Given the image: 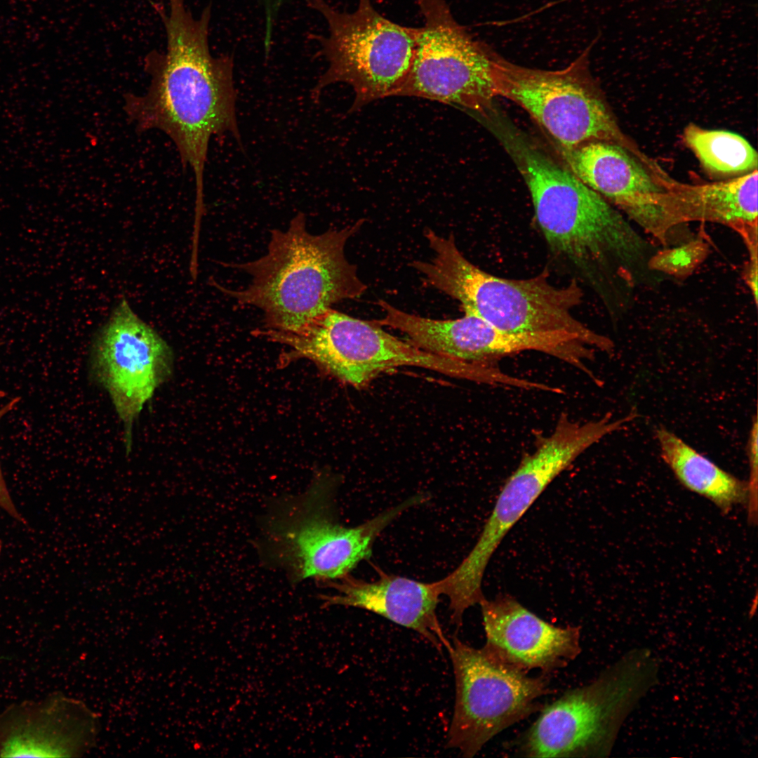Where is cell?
Segmentation results:
<instances>
[{
	"mask_svg": "<svg viewBox=\"0 0 758 758\" xmlns=\"http://www.w3.org/2000/svg\"><path fill=\"white\" fill-rule=\"evenodd\" d=\"M1 543L0 542V553H1Z\"/></svg>",
	"mask_w": 758,
	"mask_h": 758,
	"instance_id": "4316f807",
	"label": "cell"
},
{
	"mask_svg": "<svg viewBox=\"0 0 758 758\" xmlns=\"http://www.w3.org/2000/svg\"><path fill=\"white\" fill-rule=\"evenodd\" d=\"M290 358H306L355 387L379 373L403 366H418L445 375L487 383L491 368L422 350L385 332L373 321H363L332 308L304 330L285 338Z\"/></svg>",
	"mask_w": 758,
	"mask_h": 758,
	"instance_id": "9c48e42d",
	"label": "cell"
},
{
	"mask_svg": "<svg viewBox=\"0 0 758 758\" xmlns=\"http://www.w3.org/2000/svg\"><path fill=\"white\" fill-rule=\"evenodd\" d=\"M173 365L167 343L122 299L95 338L92 368L126 426L168 378Z\"/></svg>",
	"mask_w": 758,
	"mask_h": 758,
	"instance_id": "4fadbf2b",
	"label": "cell"
},
{
	"mask_svg": "<svg viewBox=\"0 0 758 758\" xmlns=\"http://www.w3.org/2000/svg\"><path fill=\"white\" fill-rule=\"evenodd\" d=\"M588 52L558 70L521 67L499 57L493 74L496 96L526 110L558 148L606 141L644 158L622 133L598 91L589 72Z\"/></svg>",
	"mask_w": 758,
	"mask_h": 758,
	"instance_id": "ba28073f",
	"label": "cell"
},
{
	"mask_svg": "<svg viewBox=\"0 0 758 758\" xmlns=\"http://www.w3.org/2000/svg\"><path fill=\"white\" fill-rule=\"evenodd\" d=\"M514 162L554 257L595 290L611 277L633 284L636 267L649 258L646 242L628 220L539 145L522 148Z\"/></svg>",
	"mask_w": 758,
	"mask_h": 758,
	"instance_id": "7a4b0ae2",
	"label": "cell"
},
{
	"mask_svg": "<svg viewBox=\"0 0 758 758\" xmlns=\"http://www.w3.org/2000/svg\"><path fill=\"white\" fill-rule=\"evenodd\" d=\"M486 644L493 657L517 669L552 671L576 658L581 651L580 630L554 626L514 598L502 595L482 599Z\"/></svg>",
	"mask_w": 758,
	"mask_h": 758,
	"instance_id": "9a60e30c",
	"label": "cell"
},
{
	"mask_svg": "<svg viewBox=\"0 0 758 758\" xmlns=\"http://www.w3.org/2000/svg\"><path fill=\"white\" fill-rule=\"evenodd\" d=\"M6 396V393L0 390V399ZM20 401V398L14 397L6 402L3 406H0V421L1 419L9 412L13 411L14 408L18 405ZM0 507L8 513L14 519L23 522V519L18 512V510L15 507V505L10 496L8 488L6 486L2 471L0 466Z\"/></svg>",
	"mask_w": 758,
	"mask_h": 758,
	"instance_id": "cb8c5ba5",
	"label": "cell"
},
{
	"mask_svg": "<svg viewBox=\"0 0 758 758\" xmlns=\"http://www.w3.org/2000/svg\"><path fill=\"white\" fill-rule=\"evenodd\" d=\"M660 663L646 648L628 651L587 684L543 708L522 741L531 757H601L620 727L658 683Z\"/></svg>",
	"mask_w": 758,
	"mask_h": 758,
	"instance_id": "8992f818",
	"label": "cell"
},
{
	"mask_svg": "<svg viewBox=\"0 0 758 758\" xmlns=\"http://www.w3.org/2000/svg\"><path fill=\"white\" fill-rule=\"evenodd\" d=\"M757 441L758 425L757 418L754 416L751 427L748 444L747 454L750 463V479L748 484L747 513L748 520L752 524H756L757 520V482H758V460H757Z\"/></svg>",
	"mask_w": 758,
	"mask_h": 758,
	"instance_id": "603a6c76",
	"label": "cell"
},
{
	"mask_svg": "<svg viewBox=\"0 0 758 758\" xmlns=\"http://www.w3.org/2000/svg\"><path fill=\"white\" fill-rule=\"evenodd\" d=\"M709 246L695 239L678 247L665 248L653 253L647 261L649 270L674 277L690 276L707 258Z\"/></svg>",
	"mask_w": 758,
	"mask_h": 758,
	"instance_id": "7402d4cb",
	"label": "cell"
},
{
	"mask_svg": "<svg viewBox=\"0 0 758 758\" xmlns=\"http://www.w3.org/2000/svg\"><path fill=\"white\" fill-rule=\"evenodd\" d=\"M168 13L156 6L164 25V53L146 57V93L124 96V110L140 131L157 129L174 143L196 185L195 216L204 213V175L213 135L230 133L240 140L236 115L234 60L213 56L209 46L211 6L197 18L184 0H168Z\"/></svg>",
	"mask_w": 758,
	"mask_h": 758,
	"instance_id": "6da1fadb",
	"label": "cell"
},
{
	"mask_svg": "<svg viewBox=\"0 0 758 758\" xmlns=\"http://www.w3.org/2000/svg\"><path fill=\"white\" fill-rule=\"evenodd\" d=\"M749 260L743 271V278L747 286L752 292L754 303H757V271H758V241H752L745 244Z\"/></svg>",
	"mask_w": 758,
	"mask_h": 758,
	"instance_id": "d4e9b609",
	"label": "cell"
},
{
	"mask_svg": "<svg viewBox=\"0 0 758 758\" xmlns=\"http://www.w3.org/2000/svg\"><path fill=\"white\" fill-rule=\"evenodd\" d=\"M683 140L705 172L731 179L757 170L758 156L742 135L726 130H710L694 124L684 129Z\"/></svg>",
	"mask_w": 758,
	"mask_h": 758,
	"instance_id": "44dd1931",
	"label": "cell"
},
{
	"mask_svg": "<svg viewBox=\"0 0 758 758\" xmlns=\"http://www.w3.org/2000/svg\"><path fill=\"white\" fill-rule=\"evenodd\" d=\"M359 221L321 234L307 230L298 213L286 231L273 230L267 253L256 260L225 263L251 277L248 286L233 290L212 281L220 292L263 314L262 329L298 333L342 300L359 297L366 285L345 255L347 240L361 226Z\"/></svg>",
	"mask_w": 758,
	"mask_h": 758,
	"instance_id": "3957f363",
	"label": "cell"
},
{
	"mask_svg": "<svg viewBox=\"0 0 758 758\" xmlns=\"http://www.w3.org/2000/svg\"><path fill=\"white\" fill-rule=\"evenodd\" d=\"M326 22L328 34L314 36L328 62L313 95L343 82L354 91L352 109L397 95L412 65L420 27L395 23L377 11L371 0H359L352 13L340 12L325 0H307Z\"/></svg>",
	"mask_w": 758,
	"mask_h": 758,
	"instance_id": "52a82bcc",
	"label": "cell"
},
{
	"mask_svg": "<svg viewBox=\"0 0 758 758\" xmlns=\"http://www.w3.org/2000/svg\"><path fill=\"white\" fill-rule=\"evenodd\" d=\"M448 651L456 684L447 746L463 756L477 754L491 739L539 707L549 691L543 677L507 665L457 637Z\"/></svg>",
	"mask_w": 758,
	"mask_h": 758,
	"instance_id": "30bf717a",
	"label": "cell"
},
{
	"mask_svg": "<svg viewBox=\"0 0 758 758\" xmlns=\"http://www.w3.org/2000/svg\"><path fill=\"white\" fill-rule=\"evenodd\" d=\"M424 20L409 72L397 95L460 106L484 116L496 96L500 57L453 18L445 0H417Z\"/></svg>",
	"mask_w": 758,
	"mask_h": 758,
	"instance_id": "7c38bea8",
	"label": "cell"
},
{
	"mask_svg": "<svg viewBox=\"0 0 758 758\" xmlns=\"http://www.w3.org/2000/svg\"><path fill=\"white\" fill-rule=\"evenodd\" d=\"M656 433L663 460L686 488L724 512L747 501V482L722 470L665 427H658Z\"/></svg>",
	"mask_w": 758,
	"mask_h": 758,
	"instance_id": "ffe728a7",
	"label": "cell"
},
{
	"mask_svg": "<svg viewBox=\"0 0 758 758\" xmlns=\"http://www.w3.org/2000/svg\"><path fill=\"white\" fill-rule=\"evenodd\" d=\"M379 578L368 582L350 574L326 583L337 593L324 595V606L362 609L411 629L438 651L451 648L437 615L441 595L435 582L423 583L378 571Z\"/></svg>",
	"mask_w": 758,
	"mask_h": 758,
	"instance_id": "ac0fdd59",
	"label": "cell"
},
{
	"mask_svg": "<svg viewBox=\"0 0 758 758\" xmlns=\"http://www.w3.org/2000/svg\"><path fill=\"white\" fill-rule=\"evenodd\" d=\"M588 447V439L580 428L559 420L550 434L523 458L507 479L474 547L453 571L437 581L441 594L449 599L453 616H463L485 598L484 573L504 536L550 482Z\"/></svg>",
	"mask_w": 758,
	"mask_h": 758,
	"instance_id": "8fae6325",
	"label": "cell"
},
{
	"mask_svg": "<svg viewBox=\"0 0 758 758\" xmlns=\"http://www.w3.org/2000/svg\"><path fill=\"white\" fill-rule=\"evenodd\" d=\"M559 151L580 181L636 224L651 213L666 191L667 176L660 170L618 144L591 141Z\"/></svg>",
	"mask_w": 758,
	"mask_h": 758,
	"instance_id": "2e32d148",
	"label": "cell"
},
{
	"mask_svg": "<svg viewBox=\"0 0 758 758\" xmlns=\"http://www.w3.org/2000/svg\"><path fill=\"white\" fill-rule=\"evenodd\" d=\"M378 303L384 316L373 320L375 324L399 330L415 346L455 360L497 365L499 359L530 351L534 345L531 335L504 332L473 314L433 319L408 314L383 300Z\"/></svg>",
	"mask_w": 758,
	"mask_h": 758,
	"instance_id": "e0dca14e",
	"label": "cell"
},
{
	"mask_svg": "<svg viewBox=\"0 0 758 758\" xmlns=\"http://www.w3.org/2000/svg\"><path fill=\"white\" fill-rule=\"evenodd\" d=\"M758 172L702 185H688L672 179L665 182L667 192L655 227L664 240L674 227L693 221L726 225L742 239L757 234Z\"/></svg>",
	"mask_w": 758,
	"mask_h": 758,
	"instance_id": "d6986e66",
	"label": "cell"
},
{
	"mask_svg": "<svg viewBox=\"0 0 758 758\" xmlns=\"http://www.w3.org/2000/svg\"><path fill=\"white\" fill-rule=\"evenodd\" d=\"M425 237L433 257L411 265L428 284L457 300L465 314L479 317L509 333H566L593 349L611 354L613 341L578 319L573 311L582 302L583 291L573 279L557 286L543 270L526 279H507L488 273L469 261L454 237L432 230Z\"/></svg>",
	"mask_w": 758,
	"mask_h": 758,
	"instance_id": "277c9868",
	"label": "cell"
},
{
	"mask_svg": "<svg viewBox=\"0 0 758 758\" xmlns=\"http://www.w3.org/2000/svg\"><path fill=\"white\" fill-rule=\"evenodd\" d=\"M333 505L332 484L325 477L303 493L279 502L266 517L258 543L264 561L286 572L293 583L338 580L371 557L376 538L413 502L406 500L354 527L336 520Z\"/></svg>",
	"mask_w": 758,
	"mask_h": 758,
	"instance_id": "5b68a950",
	"label": "cell"
},
{
	"mask_svg": "<svg viewBox=\"0 0 758 758\" xmlns=\"http://www.w3.org/2000/svg\"><path fill=\"white\" fill-rule=\"evenodd\" d=\"M99 729L91 710L60 692L13 703L0 712V757H79Z\"/></svg>",
	"mask_w": 758,
	"mask_h": 758,
	"instance_id": "5bb4252c",
	"label": "cell"
},
{
	"mask_svg": "<svg viewBox=\"0 0 758 758\" xmlns=\"http://www.w3.org/2000/svg\"><path fill=\"white\" fill-rule=\"evenodd\" d=\"M260 1H278V0H260Z\"/></svg>",
	"mask_w": 758,
	"mask_h": 758,
	"instance_id": "484cf974",
	"label": "cell"
}]
</instances>
